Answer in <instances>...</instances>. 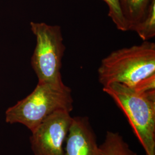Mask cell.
Wrapping results in <instances>:
<instances>
[{"instance_id": "6da1fadb", "label": "cell", "mask_w": 155, "mask_h": 155, "mask_svg": "<svg viewBox=\"0 0 155 155\" xmlns=\"http://www.w3.org/2000/svg\"><path fill=\"white\" fill-rule=\"evenodd\" d=\"M98 75L103 86L118 83L135 87L155 76V43L144 41L141 45L111 52L102 60Z\"/></svg>"}, {"instance_id": "5b68a950", "label": "cell", "mask_w": 155, "mask_h": 155, "mask_svg": "<svg viewBox=\"0 0 155 155\" xmlns=\"http://www.w3.org/2000/svg\"><path fill=\"white\" fill-rule=\"evenodd\" d=\"M70 112L56 111L36 127L30 137L34 155H64V145L72 121Z\"/></svg>"}, {"instance_id": "52a82bcc", "label": "cell", "mask_w": 155, "mask_h": 155, "mask_svg": "<svg viewBox=\"0 0 155 155\" xmlns=\"http://www.w3.org/2000/svg\"><path fill=\"white\" fill-rule=\"evenodd\" d=\"M152 0H120L122 15L128 31L139 23L145 16Z\"/></svg>"}, {"instance_id": "8992f818", "label": "cell", "mask_w": 155, "mask_h": 155, "mask_svg": "<svg viewBox=\"0 0 155 155\" xmlns=\"http://www.w3.org/2000/svg\"><path fill=\"white\" fill-rule=\"evenodd\" d=\"M64 155H101L89 117H72L64 145Z\"/></svg>"}, {"instance_id": "ba28073f", "label": "cell", "mask_w": 155, "mask_h": 155, "mask_svg": "<svg viewBox=\"0 0 155 155\" xmlns=\"http://www.w3.org/2000/svg\"><path fill=\"white\" fill-rule=\"evenodd\" d=\"M101 155H137L119 133L107 131L100 146Z\"/></svg>"}, {"instance_id": "3957f363", "label": "cell", "mask_w": 155, "mask_h": 155, "mask_svg": "<svg viewBox=\"0 0 155 155\" xmlns=\"http://www.w3.org/2000/svg\"><path fill=\"white\" fill-rule=\"evenodd\" d=\"M73 103L69 87L38 82L31 94L6 110V122L21 124L32 132L56 111L64 110L71 113Z\"/></svg>"}, {"instance_id": "8fae6325", "label": "cell", "mask_w": 155, "mask_h": 155, "mask_svg": "<svg viewBox=\"0 0 155 155\" xmlns=\"http://www.w3.org/2000/svg\"></svg>"}, {"instance_id": "30bf717a", "label": "cell", "mask_w": 155, "mask_h": 155, "mask_svg": "<svg viewBox=\"0 0 155 155\" xmlns=\"http://www.w3.org/2000/svg\"><path fill=\"white\" fill-rule=\"evenodd\" d=\"M109 7V16L116 25L117 28L123 32L128 31L127 25L122 15L120 0H103Z\"/></svg>"}, {"instance_id": "9c48e42d", "label": "cell", "mask_w": 155, "mask_h": 155, "mask_svg": "<svg viewBox=\"0 0 155 155\" xmlns=\"http://www.w3.org/2000/svg\"><path fill=\"white\" fill-rule=\"evenodd\" d=\"M131 31H135L144 41L155 37V0L152 1L145 16Z\"/></svg>"}, {"instance_id": "277c9868", "label": "cell", "mask_w": 155, "mask_h": 155, "mask_svg": "<svg viewBox=\"0 0 155 155\" xmlns=\"http://www.w3.org/2000/svg\"><path fill=\"white\" fill-rule=\"evenodd\" d=\"M36 44L31 58V66L38 78L58 87H64L61 78L62 59L66 46L63 43L61 28L58 25L45 22H30Z\"/></svg>"}, {"instance_id": "7a4b0ae2", "label": "cell", "mask_w": 155, "mask_h": 155, "mask_svg": "<svg viewBox=\"0 0 155 155\" xmlns=\"http://www.w3.org/2000/svg\"><path fill=\"white\" fill-rule=\"evenodd\" d=\"M127 117L146 155H155V90L139 91L121 83L103 86Z\"/></svg>"}]
</instances>
